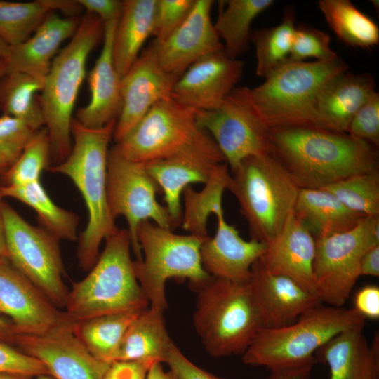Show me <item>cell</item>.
I'll return each instance as SVG.
<instances>
[{
    "label": "cell",
    "mask_w": 379,
    "mask_h": 379,
    "mask_svg": "<svg viewBox=\"0 0 379 379\" xmlns=\"http://www.w3.org/2000/svg\"><path fill=\"white\" fill-rule=\"evenodd\" d=\"M374 78L348 70L331 79L320 91L315 106L314 126L347 133L359 108L375 93Z\"/></svg>",
    "instance_id": "d4e9b609"
},
{
    "label": "cell",
    "mask_w": 379,
    "mask_h": 379,
    "mask_svg": "<svg viewBox=\"0 0 379 379\" xmlns=\"http://www.w3.org/2000/svg\"><path fill=\"white\" fill-rule=\"evenodd\" d=\"M231 180L226 162L217 166L210 173L199 192L191 186L183 191L184 211L181 227L190 234L208 237L207 224L211 214H224L222 195Z\"/></svg>",
    "instance_id": "1f68e13d"
},
{
    "label": "cell",
    "mask_w": 379,
    "mask_h": 379,
    "mask_svg": "<svg viewBox=\"0 0 379 379\" xmlns=\"http://www.w3.org/2000/svg\"><path fill=\"white\" fill-rule=\"evenodd\" d=\"M355 309L320 303L295 322L276 328H262L241 354L244 364L270 371L317 362L314 354L338 334L365 325Z\"/></svg>",
    "instance_id": "52a82bcc"
},
{
    "label": "cell",
    "mask_w": 379,
    "mask_h": 379,
    "mask_svg": "<svg viewBox=\"0 0 379 379\" xmlns=\"http://www.w3.org/2000/svg\"><path fill=\"white\" fill-rule=\"evenodd\" d=\"M7 258L59 309L65 307L69 291L64 281L60 239L30 225L4 201Z\"/></svg>",
    "instance_id": "7c38bea8"
},
{
    "label": "cell",
    "mask_w": 379,
    "mask_h": 379,
    "mask_svg": "<svg viewBox=\"0 0 379 379\" xmlns=\"http://www.w3.org/2000/svg\"><path fill=\"white\" fill-rule=\"evenodd\" d=\"M228 190L239 204L252 239L267 244L293 212L300 188L270 153L244 159Z\"/></svg>",
    "instance_id": "ba28073f"
},
{
    "label": "cell",
    "mask_w": 379,
    "mask_h": 379,
    "mask_svg": "<svg viewBox=\"0 0 379 379\" xmlns=\"http://www.w3.org/2000/svg\"><path fill=\"white\" fill-rule=\"evenodd\" d=\"M194 291V326L207 352L215 357L242 354L262 329L248 280L211 277Z\"/></svg>",
    "instance_id": "8992f818"
},
{
    "label": "cell",
    "mask_w": 379,
    "mask_h": 379,
    "mask_svg": "<svg viewBox=\"0 0 379 379\" xmlns=\"http://www.w3.org/2000/svg\"><path fill=\"white\" fill-rule=\"evenodd\" d=\"M3 198H14L33 208L41 227L60 239L76 241L79 216L57 206L49 197L40 180L21 185H1Z\"/></svg>",
    "instance_id": "836d02e7"
},
{
    "label": "cell",
    "mask_w": 379,
    "mask_h": 379,
    "mask_svg": "<svg viewBox=\"0 0 379 379\" xmlns=\"http://www.w3.org/2000/svg\"><path fill=\"white\" fill-rule=\"evenodd\" d=\"M15 335L12 323L0 316V340L13 346Z\"/></svg>",
    "instance_id": "f5cc1de1"
},
{
    "label": "cell",
    "mask_w": 379,
    "mask_h": 379,
    "mask_svg": "<svg viewBox=\"0 0 379 379\" xmlns=\"http://www.w3.org/2000/svg\"><path fill=\"white\" fill-rule=\"evenodd\" d=\"M36 379H55V378L49 374H45V375H41L36 377Z\"/></svg>",
    "instance_id": "94428289"
},
{
    "label": "cell",
    "mask_w": 379,
    "mask_h": 379,
    "mask_svg": "<svg viewBox=\"0 0 379 379\" xmlns=\"http://www.w3.org/2000/svg\"><path fill=\"white\" fill-rule=\"evenodd\" d=\"M73 326L43 335L15 334L14 345L41 361L55 379H102L110 364L93 357Z\"/></svg>",
    "instance_id": "e0dca14e"
},
{
    "label": "cell",
    "mask_w": 379,
    "mask_h": 379,
    "mask_svg": "<svg viewBox=\"0 0 379 379\" xmlns=\"http://www.w3.org/2000/svg\"><path fill=\"white\" fill-rule=\"evenodd\" d=\"M360 274L379 276V245L368 250L362 256L360 262Z\"/></svg>",
    "instance_id": "816d5d0a"
},
{
    "label": "cell",
    "mask_w": 379,
    "mask_h": 379,
    "mask_svg": "<svg viewBox=\"0 0 379 379\" xmlns=\"http://www.w3.org/2000/svg\"><path fill=\"white\" fill-rule=\"evenodd\" d=\"M0 373L36 378L49 374L45 366L13 345L0 340Z\"/></svg>",
    "instance_id": "f6af8a7d"
},
{
    "label": "cell",
    "mask_w": 379,
    "mask_h": 379,
    "mask_svg": "<svg viewBox=\"0 0 379 379\" xmlns=\"http://www.w3.org/2000/svg\"><path fill=\"white\" fill-rule=\"evenodd\" d=\"M0 379H34V378L23 375L0 373Z\"/></svg>",
    "instance_id": "9f6ffc18"
},
{
    "label": "cell",
    "mask_w": 379,
    "mask_h": 379,
    "mask_svg": "<svg viewBox=\"0 0 379 379\" xmlns=\"http://www.w3.org/2000/svg\"><path fill=\"white\" fill-rule=\"evenodd\" d=\"M103 34L104 22L86 13L70 41L53 58L45 77L39 100L50 138L51 157L56 164L71 152L74 105L85 78L88 57Z\"/></svg>",
    "instance_id": "5b68a950"
},
{
    "label": "cell",
    "mask_w": 379,
    "mask_h": 379,
    "mask_svg": "<svg viewBox=\"0 0 379 379\" xmlns=\"http://www.w3.org/2000/svg\"><path fill=\"white\" fill-rule=\"evenodd\" d=\"M163 314L150 307L140 312L128 328L115 361L165 362L173 342Z\"/></svg>",
    "instance_id": "f546056e"
},
{
    "label": "cell",
    "mask_w": 379,
    "mask_h": 379,
    "mask_svg": "<svg viewBox=\"0 0 379 379\" xmlns=\"http://www.w3.org/2000/svg\"><path fill=\"white\" fill-rule=\"evenodd\" d=\"M314 255L315 239L293 212L258 260L271 273L286 277L315 293Z\"/></svg>",
    "instance_id": "7402d4cb"
},
{
    "label": "cell",
    "mask_w": 379,
    "mask_h": 379,
    "mask_svg": "<svg viewBox=\"0 0 379 379\" xmlns=\"http://www.w3.org/2000/svg\"><path fill=\"white\" fill-rule=\"evenodd\" d=\"M87 13L98 16L104 23L118 20L121 15L124 1L119 0H77Z\"/></svg>",
    "instance_id": "681fc988"
},
{
    "label": "cell",
    "mask_w": 379,
    "mask_h": 379,
    "mask_svg": "<svg viewBox=\"0 0 379 379\" xmlns=\"http://www.w3.org/2000/svg\"><path fill=\"white\" fill-rule=\"evenodd\" d=\"M51 147L45 126L36 131L18 159L1 174V185H21L40 180L49 167Z\"/></svg>",
    "instance_id": "ab89813d"
},
{
    "label": "cell",
    "mask_w": 379,
    "mask_h": 379,
    "mask_svg": "<svg viewBox=\"0 0 379 379\" xmlns=\"http://www.w3.org/2000/svg\"><path fill=\"white\" fill-rule=\"evenodd\" d=\"M220 2L222 6L213 23L214 29L221 42L223 41V52L230 58L237 59L248 47L251 23L274 1L227 0Z\"/></svg>",
    "instance_id": "d6a6232c"
},
{
    "label": "cell",
    "mask_w": 379,
    "mask_h": 379,
    "mask_svg": "<svg viewBox=\"0 0 379 379\" xmlns=\"http://www.w3.org/2000/svg\"><path fill=\"white\" fill-rule=\"evenodd\" d=\"M79 22L75 17L50 13L29 39L10 46L4 59L6 73L19 72L45 79L60 46L72 37Z\"/></svg>",
    "instance_id": "cb8c5ba5"
},
{
    "label": "cell",
    "mask_w": 379,
    "mask_h": 379,
    "mask_svg": "<svg viewBox=\"0 0 379 379\" xmlns=\"http://www.w3.org/2000/svg\"><path fill=\"white\" fill-rule=\"evenodd\" d=\"M353 308L366 319H378V286L375 285H368L359 290L354 296Z\"/></svg>",
    "instance_id": "c3c4849f"
},
{
    "label": "cell",
    "mask_w": 379,
    "mask_h": 379,
    "mask_svg": "<svg viewBox=\"0 0 379 379\" xmlns=\"http://www.w3.org/2000/svg\"><path fill=\"white\" fill-rule=\"evenodd\" d=\"M0 314L15 334L43 335L74 322L5 257H0Z\"/></svg>",
    "instance_id": "9a60e30c"
},
{
    "label": "cell",
    "mask_w": 379,
    "mask_h": 379,
    "mask_svg": "<svg viewBox=\"0 0 379 379\" xmlns=\"http://www.w3.org/2000/svg\"><path fill=\"white\" fill-rule=\"evenodd\" d=\"M10 162L0 153V174H3L11 166Z\"/></svg>",
    "instance_id": "680465c9"
},
{
    "label": "cell",
    "mask_w": 379,
    "mask_h": 379,
    "mask_svg": "<svg viewBox=\"0 0 379 379\" xmlns=\"http://www.w3.org/2000/svg\"><path fill=\"white\" fill-rule=\"evenodd\" d=\"M10 51V46L0 37V58L5 59Z\"/></svg>",
    "instance_id": "6f0895ef"
},
{
    "label": "cell",
    "mask_w": 379,
    "mask_h": 379,
    "mask_svg": "<svg viewBox=\"0 0 379 379\" xmlns=\"http://www.w3.org/2000/svg\"><path fill=\"white\" fill-rule=\"evenodd\" d=\"M295 21L294 10L290 8L285 10L279 25L252 31L251 41L255 49L257 76L265 78L288 59L295 29Z\"/></svg>",
    "instance_id": "74e56055"
},
{
    "label": "cell",
    "mask_w": 379,
    "mask_h": 379,
    "mask_svg": "<svg viewBox=\"0 0 379 379\" xmlns=\"http://www.w3.org/2000/svg\"><path fill=\"white\" fill-rule=\"evenodd\" d=\"M140 312L106 314L76 321L73 331L93 357L111 364L115 361L128 328Z\"/></svg>",
    "instance_id": "d590c367"
},
{
    "label": "cell",
    "mask_w": 379,
    "mask_h": 379,
    "mask_svg": "<svg viewBox=\"0 0 379 379\" xmlns=\"http://www.w3.org/2000/svg\"><path fill=\"white\" fill-rule=\"evenodd\" d=\"M348 69L338 57L329 61L286 60L250 88L252 103L270 128L314 126L315 106L323 87Z\"/></svg>",
    "instance_id": "9c48e42d"
},
{
    "label": "cell",
    "mask_w": 379,
    "mask_h": 379,
    "mask_svg": "<svg viewBox=\"0 0 379 379\" xmlns=\"http://www.w3.org/2000/svg\"><path fill=\"white\" fill-rule=\"evenodd\" d=\"M127 229L105 239V246L88 274L73 282L65 312L74 322L117 313L140 312L149 302L137 279Z\"/></svg>",
    "instance_id": "277c9868"
},
{
    "label": "cell",
    "mask_w": 379,
    "mask_h": 379,
    "mask_svg": "<svg viewBox=\"0 0 379 379\" xmlns=\"http://www.w3.org/2000/svg\"><path fill=\"white\" fill-rule=\"evenodd\" d=\"M270 153L300 189H322L351 175L378 171L376 147L347 133L314 126L270 128Z\"/></svg>",
    "instance_id": "6da1fadb"
},
{
    "label": "cell",
    "mask_w": 379,
    "mask_h": 379,
    "mask_svg": "<svg viewBox=\"0 0 379 379\" xmlns=\"http://www.w3.org/2000/svg\"><path fill=\"white\" fill-rule=\"evenodd\" d=\"M244 62L219 51L191 65L175 83L171 97L194 110L218 107L236 88Z\"/></svg>",
    "instance_id": "ac0fdd59"
},
{
    "label": "cell",
    "mask_w": 379,
    "mask_h": 379,
    "mask_svg": "<svg viewBox=\"0 0 379 379\" xmlns=\"http://www.w3.org/2000/svg\"><path fill=\"white\" fill-rule=\"evenodd\" d=\"M208 237L178 234L148 220L140 223L137 239L144 258L133 260V267L150 307L161 312L168 308L165 286L169 279H188L194 291L210 279L200 255Z\"/></svg>",
    "instance_id": "30bf717a"
},
{
    "label": "cell",
    "mask_w": 379,
    "mask_h": 379,
    "mask_svg": "<svg viewBox=\"0 0 379 379\" xmlns=\"http://www.w3.org/2000/svg\"><path fill=\"white\" fill-rule=\"evenodd\" d=\"M6 74V65L4 58H0V81Z\"/></svg>",
    "instance_id": "91938a15"
},
{
    "label": "cell",
    "mask_w": 379,
    "mask_h": 379,
    "mask_svg": "<svg viewBox=\"0 0 379 379\" xmlns=\"http://www.w3.org/2000/svg\"><path fill=\"white\" fill-rule=\"evenodd\" d=\"M165 363L176 379H227L197 366L182 353L174 343L169 348Z\"/></svg>",
    "instance_id": "bcb514c9"
},
{
    "label": "cell",
    "mask_w": 379,
    "mask_h": 379,
    "mask_svg": "<svg viewBox=\"0 0 379 379\" xmlns=\"http://www.w3.org/2000/svg\"><path fill=\"white\" fill-rule=\"evenodd\" d=\"M198 123L210 134L232 173L246 158L270 153V128L250 97V88L236 87L216 108L195 110Z\"/></svg>",
    "instance_id": "4fadbf2b"
},
{
    "label": "cell",
    "mask_w": 379,
    "mask_h": 379,
    "mask_svg": "<svg viewBox=\"0 0 379 379\" xmlns=\"http://www.w3.org/2000/svg\"><path fill=\"white\" fill-rule=\"evenodd\" d=\"M314 364L310 363L298 366L283 368L270 371L264 379H310L312 368Z\"/></svg>",
    "instance_id": "f907efd6"
},
{
    "label": "cell",
    "mask_w": 379,
    "mask_h": 379,
    "mask_svg": "<svg viewBox=\"0 0 379 379\" xmlns=\"http://www.w3.org/2000/svg\"><path fill=\"white\" fill-rule=\"evenodd\" d=\"M112 148L142 163L175 158L225 162L214 140L198 123L195 110L171 96L153 105Z\"/></svg>",
    "instance_id": "3957f363"
},
{
    "label": "cell",
    "mask_w": 379,
    "mask_h": 379,
    "mask_svg": "<svg viewBox=\"0 0 379 379\" xmlns=\"http://www.w3.org/2000/svg\"><path fill=\"white\" fill-rule=\"evenodd\" d=\"M212 0H195L189 15L164 42L154 40L158 61L167 72L180 77L201 58L223 51L211 18Z\"/></svg>",
    "instance_id": "ffe728a7"
},
{
    "label": "cell",
    "mask_w": 379,
    "mask_h": 379,
    "mask_svg": "<svg viewBox=\"0 0 379 379\" xmlns=\"http://www.w3.org/2000/svg\"><path fill=\"white\" fill-rule=\"evenodd\" d=\"M159 187L147 173L145 164L126 159L112 148L108 153L107 194L109 213L115 220L122 215L128 224L131 248L136 260H142L137 230L144 220L172 230L165 206L157 200Z\"/></svg>",
    "instance_id": "5bb4252c"
},
{
    "label": "cell",
    "mask_w": 379,
    "mask_h": 379,
    "mask_svg": "<svg viewBox=\"0 0 379 379\" xmlns=\"http://www.w3.org/2000/svg\"><path fill=\"white\" fill-rule=\"evenodd\" d=\"M195 0H157L152 36L158 44L167 40L184 22Z\"/></svg>",
    "instance_id": "b9f144b4"
},
{
    "label": "cell",
    "mask_w": 379,
    "mask_h": 379,
    "mask_svg": "<svg viewBox=\"0 0 379 379\" xmlns=\"http://www.w3.org/2000/svg\"><path fill=\"white\" fill-rule=\"evenodd\" d=\"M157 0H124L112 41V59L117 72L123 77L152 36Z\"/></svg>",
    "instance_id": "f1b7e54d"
},
{
    "label": "cell",
    "mask_w": 379,
    "mask_h": 379,
    "mask_svg": "<svg viewBox=\"0 0 379 379\" xmlns=\"http://www.w3.org/2000/svg\"><path fill=\"white\" fill-rule=\"evenodd\" d=\"M216 218L215 235L206 238L201 247L202 266L211 277L246 281L253 265L264 254L267 244L252 239H244L237 230L227 222L224 214L216 215Z\"/></svg>",
    "instance_id": "44dd1931"
},
{
    "label": "cell",
    "mask_w": 379,
    "mask_h": 379,
    "mask_svg": "<svg viewBox=\"0 0 379 379\" xmlns=\"http://www.w3.org/2000/svg\"><path fill=\"white\" fill-rule=\"evenodd\" d=\"M45 79L23 72L6 73L0 81V110L21 119L35 130L44 126L39 100Z\"/></svg>",
    "instance_id": "8d00e7d4"
},
{
    "label": "cell",
    "mask_w": 379,
    "mask_h": 379,
    "mask_svg": "<svg viewBox=\"0 0 379 379\" xmlns=\"http://www.w3.org/2000/svg\"><path fill=\"white\" fill-rule=\"evenodd\" d=\"M364 326L345 331L314 354L317 361L328 365L329 379H379V340L368 345Z\"/></svg>",
    "instance_id": "484cf974"
},
{
    "label": "cell",
    "mask_w": 379,
    "mask_h": 379,
    "mask_svg": "<svg viewBox=\"0 0 379 379\" xmlns=\"http://www.w3.org/2000/svg\"><path fill=\"white\" fill-rule=\"evenodd\" d=\"M293 213L315 239L350 230L364 218L325 189H300Z\"/></svg>",
    "instance_id": "4316f807"
},
{
    "label": "cell",
    "mask_w": 379,
    "mask_h": 379,
    "mask_svg": "<svg viewBox=\"0 0 379 379\" xmlns=\"http://www.w3.org/2000/svg\"><path fill=\"white\" fill-rule=\"evenodd\" d=\"M118 20L104 23L103 44L88 74L90 100L74 118L83 126L98 128L117 121L121 110L120 80L112 59V41Z\"/></svg>",
    "instance_id": "603a6c76"
},
{
    "label": "cell",
    "mask_w": 379,
    "mask_h": 379,
    "mask_svg": "<svg viewBox=\"0 0 379 379\" xmlns=\"http://www.w3.org/2000/svg\"><path fill=\"white\" fill-rule=\"evenodd\" d=\"M262 328H276L295 322L321 303L317 295L293 280L267 270L257 260L248 279Z\"/></svg>",
    "instance_id": "d6986e66"
},
{
    "label": "cell",
    "mask_w": 379,
    "mask_h": 379,
    "mask_svg": "<svg viewBox=\"0 0 379 379\" xmlns=\"http://www.w3.org/2000/svg\"><path fill=\"white\" fill-rule=\"evenodd\" d=\"M325 189L364 217H379V171L351 175Z\"/></svg>",
    "instance_id": "f35d334b"
},
{
    "label": "cell",
    "mask_w": 379,
    "mask_h": 379,
    "mask_svg": "<svg viewBox=\"0 0 379 379\" xmlns=\"http://www.w3.org/2000/svg\"><path fill=\"white\" fill-rule=\"evenodd\" d=\"M144 164L147 173L162 190L172 228L181 224V195L184 190L191 184H205L211 171L220 164L191 158L161 159Z\"/></svg>",
    "instance_id": "83f0119b"
},
{
    "label": "cell",
    "mask_w": 379,
    "mask_h": 379,
    "mask_svg": "<svg viewBox=\"0 0 379 379\" xmlns=\"http://www.w3.org/2000/svg\"><path fill=\"white\" fill-rule=\"evenodd\" d=\"M152 361H115L110 364L102 379H147Z\"/></svg>",
    "instance_id": "7dc6e473"
},
{
    "label": "cell",
    "mask_w": 379,
    "mask_h": 379,
    "mask_svg": "<svg viewBox=\"0 0 379 379\" xmlns=\"http://www.w3.org/2000/svg\"><path fill=\"white\" fill-rule=\"evenodd\" d=\"M178 78L159 65L154 41L140 52L120 80L121 110L113 133L116 142L127 135L153 105L171 96Z\"/></svg>",
    "instance_id": "2e32d148"
},
{
    "label": "cell",
    "mask_w": 379,
    "mask_h": 379,
    "mask_svg": "<svg viewBox=\"0 0 379 379\" xmlns=\"http://www.w3.org/2000/svg\"><path fill=\"white\" fill-rule=\"evenodd\" d=\"M36 131L21 119L4 114L0 116V153L11 165L18 159Z\"/></svg>",
    "instance_id": "7bdbcfd3"
},
{
    "label": "cell",
    "mask_w": 379,
    "mask_h": 379,
    "mask_svg": "<svg viewBox=\"0 0 379 379\" xmlns=\"http://www.w3.org/2000/svg\"><path fill=\"white\" fill-rule=\"evenodd\" d=\"M331 36L311 25L295 26L288 60L304 61L308 58L317 61H329L338 58L330 46Z\"/></svg>",
    "instance_id": "60d3db41"
},
{
    "label": "cell",
    "mask_w": 379,
    "mask_h": 379,
    "mask_svg": "<svg viewBox=\"0 0 379 379\" xmlns=\"http://www.w3.org/2000/svg\"><path fill=\"white\" fill-rule=\"evenodd\" d=\"M379 245V217H364L352 229L315 239L314 291L321 303L343 307L360 274L364 254Z\"/></svg>",
    "instance_id": "8fae6325"
},
{
    "label": "cell",
    "mask_w": 379,
    "mask_h": 379,
    "mask_svg": "<svg viewBox=\"0 0 379 379\" xmlns=\"http://www.w3.org/2000/svg\"><path fill=\"white\" fill-rule=\"evenodd\" d=\"M347 133L375 147L379 145V94L375 92L352 119Z\"/></svg>",
    "instance_id": "ee69618b"
},
{
    "label": "cell",
    "mask_w": 379,
    "mask_h": 379,
    "mask_svg": "<svg viewBox=\"0 0 379 379\" xmlns=\"http://www.w3.org/2000/svg\"><path fill=\"white\" fill-rule=\"evenodd\" d=\"M115 124L116 121L92 128L73 118L71 152L63 161L48 168L67 176L85 202L88 220L77 251L79 265L84 271H89L97 261L102 241L119 230L109 213L107 194L108 147Z\"/></svg>",
    "instance_id": "7a4b0ae2"
},
{
    "label": "cell",
    "mask_w": 379,
    "mask_h": 379,
    "mask_svg": "<svg viewBox=\"0 0 379 379\" xmlns=\"http://www.w3.org/2000/svg\"><path fill=\"white\" fill-rule=\"evenodd\" d=\"M81 9L77 1H0V37L9 46H17L29 39L50 13L74 17Z\"/></svg>",
    "instance_id": "4dcf8cb0"
},
{
    "label": "cell",
    "mask_w": 379,
    "mask_h": 379,
    "mask_svg": "<svg viewBox=\"0 0 379 379\" xmlns=\"http://www.w3.org/2000/svg\"><path fill=\"white\" fill-rule=\"evenodd\" d=\"M147 379H176L169 371H166L161 366V363H154L149 368Z\"/></svg>",
    "instance_id": "db71d44e"
},
{
    "label": "cell",
    "mask_w": 379,
    "mask_h": 379,
    "mask_svg": "<svg viewBox=\"0 0 379 379\" xmlns=\"http://www.w3.org/2000/svg\"><path fill=\"white\" fill-rule=\"evenodd\" d=\"M1 187V185H0ZM3 197L1 194L0 191V257L7 258V250L5 241V234H4V216H3Z\"/></svg>",
    "instance_id": "11a10c76"
},
{
    "label": "cell",
    "mask_w": 379,
    "mask_h": 379,
    "mask_svg": "<svg viewBox=\"0 0 379 379\" xmlns=\"http://www.w3.org/2000/svg\"><path fill=\"white\" fill-rule=\"evenodd\" d=\"M318 6L329 27L343 44L364 49L378 44L377 24L350 1L320 0Z\"/></svg>",
    "instance_id": "e575fe53"
}]
</instances>
